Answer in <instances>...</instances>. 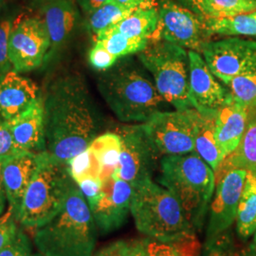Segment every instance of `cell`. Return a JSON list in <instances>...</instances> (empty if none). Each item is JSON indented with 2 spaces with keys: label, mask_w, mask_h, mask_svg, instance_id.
Returning <instances> with one entry per match:
<instances>
[{
  "label": "cell",
  "mask_w": 256,
  "mask_h": 256,
  "mask_svg": "<svg viewBox=\"0 0 256 256\" xmlns=\"http://www.w3.org/2000/svg\"><path fill=\"white\" fill-rule=\"evenodd\" d=\"M4 158H0V214L3 212L4 208H5V200H6V192H5V187L3 183V176H2V166H3V162Z\"/></svg>",
  "instance_id": "obj_43"
},
{
  "label": "cell",
  "mask_w": 256,
  "mask_h": 256,
  "mask_svg": "<svg viewBox=\"0 0 256 256\" xmlns=\"http://www.w3.org/2000/svg\"><path fill=\"white\" fill-rule=\"evenodd\" d=\"M133 186L126 180L110 176L102 180L101 198L92 208L96 227L104 234L120 228L130 212Z\"/></svg>",
  "instance_id": "obj_14"
},
{
  "label": "cell",
  "mask_w": 256,
  "mask_h": 256,
  "mask_svg": "<svg viewBox=\"0 0 256 256\" xmlns=\"http://www.w3.org/2000/svg\"><path fill=\"white\" fill-rule=\"evenodd\" d=\"M126 9L135 10L140 7L154 5L153 0H111Z\"/></svg>",
  "instance_id": "obj_41"
},
{
  "label": "cell",
  "mask_w": 256,
  "mask_h": 256,
  "mask_svg": "<svg viewBox=\"0 0 256 256\" xmlns=\"http://www.w3.org/2000/svg\"><path fill=\"white\" fill-rule=\"evenodd\" d=\"M88 60L92 68L99 72H106L116 64L119 59L111 54L101 44L95 42L90 52Z\"/></svg>",
  "instance_id": "obj_36"
},
{
  "label": "cell",
  "mask_w": 256,
  "mask_h": 256,
  "mask_svg": "<svg viewBox=\"0 0 256 256\" xmlns=\"http://www.w3.org/2000/svg\"><path fill=\"white\" fill-rule=\"evenodd\" d=\"M48 1H50V0H34V3L37 6L41 7L43 4H45Z\"/></svg>",
  "instance_id": "obj_45"
},
{
  "label": "cell",
  "mask_w": 256,
  "mask_h": 256,
  "mask_svg": "<svg viewBox=\"0 0 256 256\" xmlns=\"http://www.w3.org/2000/svg\"><path fill=\"white\" fill-rule=\"evenodd\" d=\"M256 10V0H210L207 18H230Z\"/></svg>",
  "instance_id": "obj_32"
},
{
  "label": "cell",
  "mask_w": 256,
  "mask_h": 256,
  "mask_svg": "<svg viewBox=\"0 0 256 256\" xmlns=\"http://www.w3.org/2000/svg\"><path fill=\"white\" fill-rule=\"evenodd\" d=\"M36 166L37 154L32 152L16 151L4 158L3 183L9 202L10 212L16 220Z\"/></svg>",
  "instance_id": "obj_18"
},
{
  "label": "cell",
  "mask_w": 256,
  "mask_h": 256,
  "mask_svg": "<svg viewBox=\"0 0 256 256\" xmlns=\"http://www.w3.org/2000/svg\"><path fill=\"white\" fill-rule=\"evenodd\" d=\"M158 22V10L155 5L140 7L114 26L129 38L151 39Z\"/></svg>",
  "instance_id": "obj_24"
},
{
  "label": "cell",
  "mask_w": 256,
  "mask_h": 256,
  "mask_svg": "<svg viewBox=\"0 0 256 256\" xmlns=\"http://www.w3.org/2000/svg\"><path fill=\"white\" fill-rule=\"evenodd\" d=\"M14 21L10 18L0 20V75L10 70L9 40Z\"/></svg>",
  "instance_id": "obj_34"
},
{
  "label": "cell",
  "mask_w": 256,
  "mask_h": 256,
  "mask_svg": "<svg viewBox=\"0 0 256 256\" xmlns=\"http://www.w3.org/2000/svg\"><path fill=\"white\" fill-rule=\"evenodd\" d=\"M0 5H1V0H0Z\"/></svg>",
  "instance_id": "obj_48"
},
{
  "label": "cell",
  "mask_w": 256,
  "mask_h": 256,
  "mask_svg": "<svg viewBox=\"0 0 256 256\" xmlns=\"http://www.w3.org/2000/svg\"><path fill=\"white\" fill-rule=\"evenodd\" d=\"M30 243L27 234L21 229L18 230L9 243L0 250V256H30Z\"/></svg>",
  "instance_id": "obj_35"
},
{
  "label": "cell",
  "mask_w": 256,
  "mask_h": 256,
  "mask_svg": "<svg viewBox=\"0 0 256 256\" xmlns=\"http://www.w3.org/2000/svg\"><path fill=\"white\" fill-rule=\"evenodd\" d=\"M202 256H243V250H238L227 230L214 238L205 240Z\"/></svg>",
  "instance_id": "obj_33"
},
{
  "label": "cell",
  "mask_w": 256,
  "mask_h": 256,
  "mask_svg": "<svg viewBox=\"0 0 256 256\" xmlns=\"http://www.w3.org/2000/svg\"><path fill=\"white\" fill-rule=\"evenodd\" d=\"M14 138L5 122H0V158H4L16 152Z\"/></svg>",
  "instance_id": "obj_38"
},
{
  "label": "cell",
  "mask_w": 256,
  "mask_h": 256,
  "mask_svg": "<svg viewBox=\"0 0 256 256\" xmlns=\"http://www.w3.org/2000/svg\"><path fill=\"white\" fill-rule=\"evenodd\" d=\"M158 27L151 41L164 40L174 45L200 52L210 42L212 34L206 18L176 4L173 0H160Z\"/></svg>",
  "instance_id": "obj_9"
},
{
  "label": "cell",
  "mask_w": 256,
  "mask_h": 256,
  "mask_svg": "<svg viewBox=\"0 0 256 256\" xmlns=\"http://www.w3.org/2000/svg\"><path fill=\"white\" fill-rule=\"evenodd\" d=\"M200 113L194 108L158 111L142 124L158 156L184 155L194 151Z\"/></svg>",
  "instance_id": "obj_8"
},
{
  "label": "cell",
  "mask_w": 256,
  "mask_h": 256,
  "mask_svg": "<svg viewBox=\"0 0 256 256\" xmlns=\"http://www.w3.org/2000/svg\"><path fill=\"white\" fill-rule=\"evenodd\" d=\"M216 115L200 113L194 137V152L210 165L214 172L225 158L216 138Z\"/></svg>",
  "instance_id": "obj_23"
},
{
  "label": "cell",
  "mask_w": 256,
  "mask_h": 256,
  "mask_svg": "<svg viewBox=\"0 0 256 256\" xmlns=\"http://www.w3.org/2000/svg\"><path fill=\"white\" fill-rule=\"evenodd\" d=\"M227 86L236 101L248 110H256V68L236 77Z\"/></svg>",
  "instance_id": "obj_30"
},
{
  "label": "cell",
  "mask_w": 256,
  "mask_h": 256,
  "mask_svg": "<svg viewBox=\"0 0 256 256\" xmlns=\"http://www.w3.org/2000/svg\"><path fill=\"white\" fill-rule=\"evenodd\" d=\"M6 124L12 132L18 151L36 154L46 151L42 94L26 111Z\"/></svg>",
  "instance_id": "obj_20"
},
{
  "label": "cell",
  "mask_w": 256,
  "mask_h": 256,
  "mask_svg": "<svg viewBox=\"0 0 256 256\" xmlns=\"http://www.w3.org/2000/svg\"><path fill=\"white\" fill-rule=\"evenodd\" d=\"M133 10L120 7L113 1H108L88 14L86 26L94 36L102 30L115 25L126 18Z\"/></svg>",
  "instance_id": "obj_29"
},
{
  "label": "cell",
  "mask_w": 256,
  "mask_h": 256,
  "mask_svg": "<svg viewBox=\"0 0 256 256\" xmlns=\"http://www.w3.org/2000/svg\"><path fill=\"white\" fill-rule=\"evenodd\" d=\"M98 88L117 118L124 122H146L162 111L164 102L146 72L133 59L117 61L102 72Z\"/></svg>",
  "instance_id": "obj_2"
},
{
  "label": "cell",
  "mask_w": 256,
  "mask_h": 256,
  "mask_svg": "<svg viewBox=\"0 0 256 256\" xmlns=\"http://www.w3.org/2000/svg\"><path fill=\"white\" fill-rule=\"evenodd\" d=\"M138 57L152 74L156 88L166 102L176 110L194 108L189 90V57L182 46L164 40H150Z\"/></svg>",
  "instance_id": "obj_7"
},
{
  "label": "cell",
  "mask_w": 256,
  "mask_h": 256,
  "mask_svg": "<svg viewBox=\"0 0 256 256\" xmlns=\"http://www.w3.org/2000/svg\"><path fill=\"white\" fill-rule=\"evenodd\" d=\"M66 167L70 176L76 183L90 176L100 178L101 174L100 162L90 147L72 158L68 162Z\"/></svg>",
  "instance_id": "obj_31"
},
{
  "label": "cell",
  "mask_w": 256,
  "mask_h": 256,
  "mask_svg": "<svg viewBox=\"0 0 256 256\" xmlns=\"http://www.w3.org/2000/svg\"><path fill=\"white\" fill-rule=\"evenodd\" d=\"M75 182L66 165L56 164L46 151L37 154V166L19 214V223L37 229L52 220L64 206Z\"/></svg>",
  "instance_id": "obj_6"
},
{
  "label": "cell",
  "mask_w": 256,
  "mask_h": 256,
  "mask_svg": "<svg viewBox=\"0 0 256 256\" xmlns=\"http://www.w3.org/2000/svg\"><path fill=\"white\" fill-rule=\"evenodd\" d=\"M206 22L212 34L256 37V10L230 18H206Z\"/></svg>",
  "instance_id": "obj_28"
},
{
  "label": "cell",
  "mask_w": 256,
  "mask_h": 256,
  "mask_svg": "<svg viewBox=\"0 0 256 256\" xmlns=\"http://www.w3.org/2000/svg\"><path fill=\"white\" fill-rule=\"evenodd\" d=\"M88 147L93 151L101 165L100 178L102 182L110 178L119 164L122 150V140L119 134H102L95 138Z\"/></svg>",
  "instance_id": "obj_26"
},
{
  "label": "cell",
  "mask_w": 256,
  "mask_h": 256,
  "mask_svg": "<svg viewBox=\"0 0 256 256\" xmlns=\"http://www.w3.org/2000/svg\"><path fill=\"white\" fill-rule=\"evenodd\" d=\"M30 256H45L44 254H32Z\"/></svg>",
  "instance_id": "obj_47"
},
{
  "label": "cell",
  "mask_w": 256,
  "mask_h": 256,
  "mask_svg": "<svg viewBox=\"0 0 256 256\" xmlns=\"http://www.w3.org/2000/svg\"><path fill=\"white\" fill-rule=\"evenodd\" d=\"M158 182L176 198L196 232L200 230L216 189V174L210 165L196 152L164 156Z\"/></svg>",
  "instance_id": "obj_4"
},
{
  "label": "cell",
  "mask_w": 256,
  "mask_h": 256,
  "mask_svg": "<svg viewBox=\"0 0 256 256\" xmlns=\"http://www.w3.org/2000/svg\"><path fill=\"white\" fill-rule=\"evenodd\" d=\"M202 246L196 234L173 242L154 238L119 240L92 256H200Z\"/></svg>",
  "instance_id": "obj_15"
},
{
  "label": "cell",
  "mask_w": 256,
  "mask_h": 256,
  "mask_svg": "<svg viewBox=\"0 0 256 256\" xmlns=\"http://www.w3.org/2000/svg\"><path fill=\"white\" fill-rule=\"evenodd\" d=\"M42 97L46 152L56 164L66 166L96 138L88 92L82 78L64 75L50 82Z\"/></svg>",
  "instance_id": "obj_1"
},
{
  "label": "cell",
  "mask_w": 256,
  "mask_h": 256,
  "mask_svg": "<svg viewBox=\"0 0 256 256\" xmlns=\"http://www.w3.org/2000/svg\"><path fill=\"white\" fill-rule=\"evenodd\" d=\"M133 186L130 212L136 228L147 238L173 242L196 234L172 192L146 178Z\"/></svg>",
  "instance_id": "obj_5"
},
{
  "label": "cell",
  "mask_w": 256,
  "mask_h": 256,
  "mask_svg": "<svg viewBox=\"0 0 256 256\" xmlns=\"http://www.w3.org/2000/svg\"><path fill=\"white\" fill-rule=\"evenodd\" d=\"M250 247L254 248V250L256 252V232H254V244L250 246Z\"/></svg>",
  "instance_id": "obj_46"
},
{
  "label": "cell",
  "mask_w": 256,
  "mask_h": 256,
  "mask_svg": "<svg viewBox=\"0 0 256 256\" xmlns=\"http://www.w3.org/2000/svg\"><path fill=\"white\" fill-rule=\"evenodd\" d=\"M248 172L232 168L216 174V196L210 203V216L206 229V239L229 230L236 218L238 203L243 192Z\"/></svg>",
  "instance_id": "obj_13"
},
{
  "label": "cell",
  "mask_w": 256,
  "mask_h": 256,
  "mask_svg": "<svg viewBox=\"0 0 256 256\" xmlns=\"http://www.w3.org/2000/svg\"><path fill=\"white\" fill-rule=\"evenodd\" d=\"M238 236L246 239L256 230V176L248 172L247 178L236 212Z\"/></svg>",
  "instance_id": "obj_25"
},
{
  "label": "cell",
  "mask_w": 256,
  "mask_h": 256,
  "mask_svg": "<svg viewBox=\"0 0 256 256\" xmlns=\"http://www.w3.org/2000/svg\"><path fill=\"white\" fill-rule=\"evenodd\" d=\"M41 93L36 84L16 70L0 75V120L8 122L23 113Z\"/></svg>",
  "instance_id": "obj_19"
},
{
  "label": "cell",
  "mask_w": 256,
  "mask_h": 256,
  "mask_svg": "<svg viewBox=\"0 0 256 256\" xmlns=\"http://www.w3.org/2000/svg\"><path fill=\"white\" fill-rule=\"evenodd\" d=\"M119 135L122 140L119 164L111 176L132 185L151 178L158 155L142 124L122 128Z\"/></svg>",
  "instance_id": "obj_12"
},
{
  "label": "cell",
  "mask_w": 256,
  "mask_h": 256,
  "mask_svg": "<svg viewBox=\"0 0 256 256\" xmlns=\"http://www.w3.org/2000/svg\"><path fill=\"white\" fill-rule=\"evenodd\" d=\"M34 241L45 256H92L96 224L77 183L70 187L61 210L36 229Z\"/></svg>",
  "instance_id": "obj_3"
},
{
  "label": "cell",
  "mask_w": 256,
  "mask_h": 256,
  "mask_svg": "<svg viewBox=\"0 0 256 256\" xmlns=\"http://www.w3.org/2000/svg\"><path fill=\"white\" fill-rule=\"evenodd\" d=\"M50 40L42 18L19 16L16 19L9 40V59L14 70L27 72L46 61Z\"/></svg>",
  "instance_id": "obj_10"
},
{
  "label": "cell",
  "mask_w": 256,
  "mask_h": 256,
  "mask_svg": "<svg viewBox=\"0 0 256 256\" xmlns=\"http://www.w3.org/2000/svg\"><path fill=\"white\" fill-rule=\"evenodd\" d=\"M189 90L192 106L202 114H216L229 96V90L216 81L202 57L194 50L188 52Z\"/></svg>",
  "instance_id": "obj_16"
},
{
  "label": "cell",
  "mask_w": 256,
  "mask_h": 256,
  "mask_svg": "<svg viewBox=\"0 0 256 256\" xmlns=\"http://www.w3.org/2000/svg\"><path fill=\"white\" fill-rule=\"evenodd\" d=\"M243 256H256V252L254 250V248L250 247L247 252H243Z\"/></svg>",
  "instance_id": "obj_44"
},
{
  "label": "cell",
  "mask_w": 256,
  "mask_h": 256,
  "mask_svg": "<svg viewBox=\"0 0 256 256\" xmlns=\"http://www.w3.org/2000/svg\"><path fill=\"white\" fill-rule=\"evenodd\" d=\"M14 220H16L10 212L8 218H5L0 222V250L9 243L10 240L14 238L18 230Z\"/></svg>",
  "instance_id": "obj_39"
},
{
  "label": "cell",
  "mask_w": 256,
  "mask_h": 256,
  "mask_svg": "<svg viewBox=\"0 0 256 256\" xmlns=\"http://www.w3.org/2000/svg\"><path fill=\"white\" fill-rule=\"evenodd\" d=\"M232 168L245 169L256 176V110H248L247 126L239 146L223 160L214 173Z\"/></svg>",
  "instance_id": "obj_22"
},
{
  "label": "cell",
  "mask_w": 256,
  "mask_h": 256,
  "mask_svg": "<svg viewBox=\"0 0 256 256\" xmlns=\"http://www.w3.org/2000/svg\"><path fill=\"white\" fill-rule=\"evenodd\" d=\"M111 0H77L78 5L82 9V12L88 16L93 10L98 9L102 5Z\"/></svg>",
  "instance_id": "obj_42"
},
{
  "label": "cell",
  "mask_w": 256,
  "mask_h": 256,
  "mask_svg": "<svg viewBox=\"0 0 256 256\" xmlns=\"http://www.w3.org/2000/svg\"><path fill=\"white\" fill-rule=\"evenodd\" d=\"M202 52L212 74L226 84L256 68V41L234 37L208 42Z\"/></svg>",
  "instance_id": "obj_11"
},
{
  "label": "cell",
  "mask_w": 256,
  "mask_h": 256,
  "mask_svg": "<svg viewBox=\"0 0 256 256\" xmlns=\"http://www.w3.org/2000/svg\"><path fill=\"white\" fill-rule=\"evenodd\" d=\"M248 110L230 94L216 115V138L226 158L238 148L247 126Z\"/></svg>",
  "instance_id": "obj_21"
},
{
  "label": "cell",
  "mask_w": 256,
  "mask_h": 256,
  "mask_svg": "<svg viewBox=\"0 0 256 256\" xmlns=\"http://www.w3.org/2000/svg\"><path fill=\"white\" fill-rule=\"evenodd\" d=\"M40 9L50 40L46 61H50L74 36L81 16L74 0H50Z\"/></svg>",
  "instance_id": "obj_17"
},
{
  "label": "cell",
  "mask_w": 256,
  "mask_h": 256,
  "mask_svg": "<svg viewBox=\"0 0 256 256\" xmlns=\"http://www.w3.org/2000/svg\"><path fill=\"white\" fill-rule=\"evenodd\" d=\"M95 42L101 44L108 52L118 59L128 55L138 54L149 44V39L129 38L120 34L114 25L102 30L95 36Z\"/></svg>",
  "instance_id": "obj_27"
},
{
  "label": "cell",
  "mask_w": 256,
  "mask_h": 256,
  "mask_svg": "<svg viewBox=\"0 0 256 256\" xmlns=\"http://www.w3.org/2000/svg\"><path fill=\"white\" fill-rule=\"evenodd\" d=\"M183 6L187 9L191 10L194 14L207 18L208 6L210 0H180Z\"/></svg>",
  "instance_id": "obj_40"
},
{
  "label": "cell",
  "mask_w": 256,
  "mask_h": 256,
  "mask_svg": "<svg viewBox=\"0 0 256 256\" xmlns=\"http://www.w3.org/2000/svg\"><path fill=\"white\" fill-rule=\"evenodd\" d=\"M90 210L101 198L102 182L100 178L90 176L77 183Z\"/></svg>",
  "instance_id": "obj_37"
}]
</instances>
